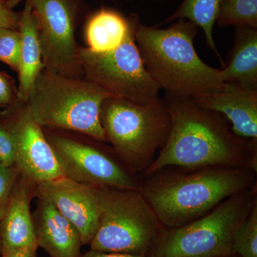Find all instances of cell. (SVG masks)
I'll return each instance as SVG.
<instances>
[{"mask_svg": "<svg viewBox=\"0 0 257 257\" xmlns=\"http://www.w3.org/2000/svg\"><path fill=\"white\" fill-rule=\"evenodd\" d=\"M170 130L158 156L144 177L167 167H252L256 170L257 142L235 135L219 113L197 104L192 98L167 94Z\"/></svg>", "mask_w": 257, "mask_h": 257, "instance_id": "6da1fadb", "label": "cell"}, {"mask_svg": "<svg viewBox=\"0 0 257 257\" xmlns=\"http://www.w3.org/2000/svg\"><path fill=\"white\" fill-rule=\"evenodd\" d=\"M141 192L163 227H180L256 186L252 167H167L145 177Z\"/></svg>", "mask_w": 257, "mask_h": 257, "instance_id": "7a4b0ae2", "label": "cell"}, {"mask_svg": "<svg viewBox=\"0 0 257 257\" xmlns=\"http://www.w3.org/2000/svg\"><path fill=\"white\" fill-rule=\"evenodd\" d=\"M199 28L184 19L168 28L137 23L135 40L145 68L160 89L178 97L194 98L222 85L220 69L201 60L194 40Z\"/></svg>", "mask_w": 257, "mask_h": 257, "instance_id": "3957f363", "label": "cell"}, {"mask_svg": "<svg viewBox=\"0 0 257 257\" xmlns=\"http://www.w3.org/2000/svg\"><path fill=\"white\" fill-rule=\"evenodd\" d=\"M111 97L85 78H71L44 68L34 82L27 104L42 127L76 132L108 143L99 114L103 101Z\"/></svg>", "mask_w": 257, "mask_h": 257, "instance_id": "277c9868", "label": "cell"}, {"mask_svg": "<svg viewBox=\"0 0 257 257\" xmlns=\"http://www.w3.org/2000/svg\"><path fill=\"white\" fill-rule=\"evenodd\" d=\"M99 119L108 143L138 175L152 165L170 133V114L160 97L145 104L108 98L101 104Z\"/></svg>", "mask_w": 257, "mask_h": 257, "instance_id": "5b68a950", "label": "cell"}, {"mask_svg": "<svg viewBox=\"0 0 257 257\" xmlns=\"http://www.w3.org/2000/svg\"><path fill=\"white\" fill-rule=\"evenodd\" d=\"M256 202V187L231 196L189 224L163 227L147 257L232 256L235 231Z\"/></svg>", "mask_w": 257, "mask_h": 257, "instance_id": "8992f818", "label": "cell"}, {"mask_svg": "<svg viewBox=\"0 0 257 257\" xmlns=\"http://www.w3.org/2000/svg\"><path fill=\"white\" fill-rule=\"evenodd\" d=\"M95 189L99 224L90 250L147 256L163 226L141 190Z\"/></svg>", "mask_w": 257, "mask_h": 257, "instance_id": "52a82bcc", "label": "cell"}, {"mask_svg": "<svg viewBox=\"0 0 257 257\" xmlns=\"http://www.w3.org/2000/svg\"><path fill=\"white\" fill-rule=\"evenodd\" d=\"M64 177L94 187L141 190L143 179L104 142L84 134L42 127Z\"/></svg>", "mask_w": 257, "mask_h": 257, "instance_id": "ba28073f", "label": "cell"}, {"mask_svg": "<svg viewBox=\"0 0 257 257\" xmlns=\"http://www.w3.org/2000/svg\"><path fill=\"white\" fill-rule=\"evenodd\" d=\"M135 20L133 30L114 50L96 52L80 47L79 60L84 78L110 94L113 98L134 102H151L160 97V87L147 72L135 40Z\"/></svg>", "mask_w": 257, "mask_h": 257, "instance_id": "9c48e42d", "label": "cell"}, {"mask_svg": "<svg viewBox=\"0 0 257 257\" xmlns=\"http://www.w3.org/2000/svg\"><path fill=\"white\" fill-rule=\"evenodd\" d=\"M38 27L45 69L71 78H84L75 38V6L72 0H27Z\"/></svg>", "mask_w": 257, "mask_h": 257, "instance_id": "30bf717a", "label": "cell"}, {"mask_svg": "<svg viewBox=\"0 0 257 257\" xmlns=\"http://www.w3.org/2000/svg\"><path fill=\"white\" fill-rule=\"evenodd\" d=\"M15 139V163L21 175L36 183L64 177L43 130L32 118L27 101L17 99L0 111Z\"/></svg>", "mask_w": 257, "mask_h": 257, "instance_id": "8fae6325", "label": "cell"}, {"mask_svg": "<svg viewBox=\"0 0 257 257\" xmlns=\"http://www.w3.org/2000/svg\"><path fill=\"white\" fill-rule=\"evenodd\" d=\"M37 192L46 197L79 231L83 246L89 245L99 224L96 189L66 177L37 184Z\"/></svg>", "mask_w": 257, "mask_h": 257, "instance_id": "7c38bea8", "label": "cell"}, {"mask_svg": "<svg viewBox=\"0 0 257 257\" xmlns=\"http://www.w3.org/2000/svg\"><path fill=\"white\" fill-rule=\"evenodd\" d=\"M192 99L199 106L222 114L235 135L257 142V91L223 83L214 92Z\"/></svg>", "mask_w": 257, "mask_h": 257, "instance_id": "4fadbf2b", "label": "cell"}, {"mask_svg": "<svg viewBox=\"0 0 257 257\" xmlns=\"http://www.w3.org/2000/svg\"><path fill=\"white\" fill-rule=\"evenodd\" d=\"M37 194V183L20 174L9 205L0 219V255L38 246L31 211V203Z\"/></svg>", "mask_w": 257, "mask_h": 257, "instance_id": "5bb4252c", "label": "cell"}, {"mask_svg": "<svg viewBox=\"0 0 257 257\" xmlns=\"http://www.w3.org/2000/svg\"><path fill=\"white\" fill-rule=\"evenodd\" d=\"M32 212L37 244L50 257H79L83 246L79 231L45 196L37 192Z\"/></svg>", "mask_w": 257, "mask_h": 257, "instance_id": "9a60e30c", "label": "cell"}, {"mask_svg": "<svg viewBox=\"0 0 257 257\" xmlns=\"http://www.w3.org/2000/svg\"><path fill=\"white\" fill-rule=\"evenodd\" d=\"M235 28L229 61L220 69L221 81L257 91V29Z\"/></svg>", "mask_w": 257, "mask_h": 257, "instance_id": "2e32d148", "label": "cell"}, {"mask_svg": "<svg viewBox=\"0 0 257 257\" xmlns=\"http://www.w3.org/2000/svg\"><path fill=\"white\" fill-rule=\"evenodd\" d=\"M19 32L21 37L18 99L28 101L34 82L45 68L42 62L39 40L38 27L31 5L25 0V6L20 14Z\"/></svg>", "mask_w": 257, "mask_h": 257, "instance_id": "e0dca14e", "label": "cell"}, {"mask_svg": "<svg viewBox=\"0 0 257 257\" xmlns=\"http://www.w3.org/2000/svg\"><path fill=\"white\" fill-rule=\"evenodd\" d=\"M138 16L133 14L126 18L115 10H99L89 18L86 26L88 48L96 52L114 50L133 30Z\"/></svg>", "mask_w": 257, "mask_h": 257, "instance_id": "ac0fdd59", "label": "cell"}, {"mask_svg": "<svg viewBox=\"0 0 257 257\" xmlns=\"http://www.w3.org/2000/svg\"><path fill=\"white\" fill-rule=\"evenodd\" d=\"M219 3L220 0H183L175 13L160 23V25L172 23L179 19L189 20L195 24L198 28H200L204 32L208 46L214 51L224 67L225 63L216 49L213 36V29L216 23Z\"/></svg>", "mask_w": 257, "mask_h": 257, "instance_id": "d6986e66", "label": "cell"}, {"mask_svg": "<svg viewBox=\"0 0 257 257\" xmlns=\"http://www.w3.org/2000/svg\"><path fill=\"white\" fill-rule=\"evenodd\" d=\"M216 23L220 28L257 29V0H220Z\"/></svg>", "mask_w": 257, "mask_h": 257, "instance_id": "ffe728a7", "label": "cell"}, {"mask_svg": "<svg viewBox=\"0 0 257 257\" xmlns=\"http://www.w3.org/2000/svg\"><path fill=\"white\" fill-rule=\"evenodd\" d=\"M233 251L239 257H257V202L235 231Z\"/></svg>", "mask_w": 257, "mask_h": 257, "instance_id": "44dd1931", "label": "cell"}, {"mask_svg": "<svg viewBox=\"0 0 257 257\" xmlns=\"http://www.w3.org/2000/svg\"><path fill=\"white\" fill-rule=\"evenodd\" d=\"M21 37L19 30L0 28V61L16 72L20 66Z\"/></svg>", "mask_w": 257, "mask_h": 257, "instance_id": "7402d4cb", "label": "cell"}, {"mask_svg": "<svg viewBox=\"0 0 257 257\" xmlns=\"http://www.w3.org/2000/svg\"><path fill=\"white\" fill-rule=\"evenodd\" d=\"M20 174L16 166L0 164V219L6 212Z\"/></svg>", "mask_w": 257, "mask_h": 257, "instance_id": "603a6c76", "label": "cell"}, {"mask_svg": "<svg viewBox=\"0 0 257 257\" xmlns=\"http://www.w3.org/2000/svg\"><path fill=\"white\" fill-rule=\"evenodd\" d=\"M15 155L14 137L6 120L0 113V164L7 166L15 165Z\"/></svg>", "mask_w": 257, "mask_h": 257, "instance_id": "cb8c5ba5", "label": "cell"}, {"mask_svg": "<svg viewBox=\"0 0 257 257\" xmlns=\"http://www.w3.org/2000/svg\"><path fill=\"white\" fill-rule=\"evenodd\" d=\"M18 99V89L11 77L0 72V107H7Z\"/></svg>", "mask_w": 257, "mask_h": 257, "instance_id": "d4e9b609", "label": "cell"}, {"mask_svg": "<svg viewBox=\"0 0 257 257\" xmlns=\"http://www.w3.org/2000/svg\"><path fill=\"white\" fill-rule=\"evenodd\" d=\"M20 14L10 8L8 0H0V28L19 30Z\"/></svg>", "mask_w": 257, "mask_h": 257, "instance_id": "484cf974", "label": "cell"}, {"mask_svg": "<svg viewBox=\"0 0 257 257\" xmlns=\"http://www.w3.org/2000/svg\"><path fill=\"white\" fill-rule=\"evenodd\" d=\"M38 246H30L12 250L0 255V257H37Z\"/></svg>", "mask_w": 257, "mask_h": 257, "instance_id": "4316f807", "label": "cell"}, {"mask_svg": "<svg viewBox=\"0 0 257 257\" xmlns=\"http://www.w3.org/2000/svg\"><path fill=\"white\" fill-rule=\"evenodd\" d=\"M79 257H147L137 255L126 254V253L101 252L89 249L87 252L82 253Z\"/></svg>", "mask_w": 257, "mask_h": 257, "instance_id": "83f0119b", "label": "cell"}, {"mask_svg": "<svg viewBox=\"0 0 257 257\" xmlns=\"http://www.w3.org/2000/svg\"><path fill=\"white\" fill-rule=\"evenodd\" d=\"M23 0H8V7L11 9H13L16 5L21 3Z\"/></svg>", "mask_w": 257, "mask_h": 257, "instance_id": "f1b7e54d", "label": "cell"}, {"mask_svg": "<svg viewBox=\"0 0 257 257\" xmlns=\"http://www.w3.org/2000/svg\"><path fill=\"white\" fill-rule=\"evenodd\" d=\"M227 257H239L238 256H236V255H232V256H227Z\"/></svg>", "mask_w": 257, "mask_h": 257, "instance_id": "f546056e", "label": "cell"}, {"mask_svg": "<svg viewBox=\"0 0 257 257\" xmlns=\"http://www.w3.org/2000/svg\"><path fill=\"white\" fill-rule=\"evenodd\" d=\"M153 1H159V2H161V1H164V0H153Z\"/></svg>", "mask_w": 257, "mask_h": 257, "instance_id": "4dcf8cb0", "label": "cell"}]
</instances>
